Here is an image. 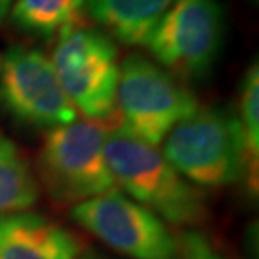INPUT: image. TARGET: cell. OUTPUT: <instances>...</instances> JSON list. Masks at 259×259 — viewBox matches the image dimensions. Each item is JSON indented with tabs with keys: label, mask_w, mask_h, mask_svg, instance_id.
<instances>
[{
	"label": "cell",
	"mask_w": 259,
	"mask_h": 259,
	"mask_svg": "<svg viewBox=\"0 0 259 259\" xmlns=\"http://www.w3.org/2000/svg\"><path fill=\"white\" fill-rule=\"evenodd\" d=\"M177 259H227L204 232L189 229L179 237Z\"/></svg>",
	"instance_id": "cell-14"
},
{
	"label": "cell",
	"mask_w": 259,
	"mask_h": 259,
	"mask_svg": "<svg viewBox=\"0 0 259 259\" xmlns=\"http://www.w3.org/2000/svg\"><path fill=\"white\" fill-rule=\"evenodd\" d=\"M105 153L116 189L167 224L192 227L207 217V202L157 147L121 125L106 132Z\"/></svg>",
	"instance_id": "cell-1"
},
{
	"label": "cell",
	"mask_w": 259,
	"mask_h": 259,
	"mask_svg": "<svg viewBox=\"0 0 259 259\" xmlns=\"http://www.w3.org/2000/svg\"><path fill=\"white\" fill-rule=\"evenodd\" d=\"M71 217L103 244L130 259L179 257V239L167 222L120 189L74 205Z\"/></svg>",
	"instance_id": "cell-7"
},
{
	"label": "cell",
	"mask_w": 259,
	"mask_h": 259,
	"mask_svg": "<svg viewBox=\"0 0 259 259\" xmlns=\"http://www.w3.org/2000/svg\"><path fill=\"white\" fill-rule=\"evenodd\" d=\"M0 101L15 120L56 128L77 120L51 58L42 51L14 46L0 64Z\"/></svg>",
	"instance_id": "cell-8"
},
{
	"label": "cell",
	"mask_w": 259,
	"mask_h": 259,
	"mask_svg": "<svg viewBox=\"0 0 259 259\" xmlns=\"http://www.w3.org/2000/svg\"><path fill=\"white\" fill-rule=\"evenodd\" d=\"M82 242L76 234L42 214L0 215V259H76Z\"/></svg>",
	"instance_id": "cell-9"
},
{
	"label": "cell",
	"mask_w": 259,
	"mask_h": 259,
	"mask_svg": "<svg viewBox=\"0 0 259 259\" xmlns=\"http://www.w3.org/2000/svg\"><path fill=\"white\" fill-rule=\"evenodd\" d=\"M106 132L90 120L48 130L35 175L54 200L77 205L116 189L105 153Z\"/></svg>",
	"instance_id": "cell-3"
},
{
	"label": "cell",
	"mask_w": 259,
	"mask_h": 259,
	"mask_svg": "<svg viewBox=\"0 0 259 259\" xmlns=\"http://www.w3.org/2000/svg\"><path fill=\"white\" fill-rule=\"evenodd\" d=\"M221 0H174L147 40L155 63L179 79H199L212 69L224 42Z\"/></svg>",
	"instance_id": "cell-6"
},
{
	"label": "cell",
	"mask_w": 259,
	"mask_h": 259,
	"mask_svg": "<svg viewBox=\"0 0 259 259\" xmlns=\"http://www.w3.org/2000/svg\"><path fill=\"white\" fill-rule=\"evenodd\" d=\"M165 158L199 189L227 187L247 175L237 115L222 106H199L162 142Z\"/></svg>",
	"instance_id": "cell-2"
},
{
	"label": "cell",
	"mask_w": 259,
	"mask_h": 259,
	"mask_svg": "<svg viewBox=\"0 0 259 259\" xmlns=\"http://www.w3.org/2000/svg\"><path fill=\"white\" fill-rule=\"evenodd\" d=\"M76 259H105L100 254H95V252H84V254H79Z\"/></svg>",
	"instance_id": "cell-16"
},
{
	"label": "cell",
	"mask_w": 259,
	"mask_h": 259,
	"mask_svg": "<svg viewBox=\"0 0 259 259\" xmlns=\"http://www.w3.org/2000/svg\"><path fill=\"white\" fill-rule=\"evenodd\" d=\"M15 0H0V20H4L9 15Z\"/></svg>",
	"instance_id": "cell-15"
},
{
	"label": "cell",
	"mask_w": 259,
	"mask_h": 259,
	"mask_svg": "<svg viewBox=\"0 0 259 259\" xmlns=\"http://www.w3.org/2000/svg\"><path fill=\"white\" fill-rule=\"evenodd\" d=\"M239 120L242 140H244L249 187L257 190L259 177V67L257 63L249 66L241 82L239 95Z\"/></svg>",
	"instance_id": "cell-13"
},
{
	"label": "cell",
	"mask_w": 259,
	"mask_h": 259,
	"mask_svg": "<svg viewBox=\"0 0 259 259\" xmlns=\"http://www.w3.org/2000/svg\"><path fill=\"white\" fill-rule=\"evenodd\" d=\"M10 20L17 29L53 39L82 24L84 0H15Z\"/></svg>",
	"instance_id": "cell-12"
},
{
	"label": "cell",
	"mask_w": 259,
	"mask_h": 259,
	"mask_svg": "<svg viewBox=\"0 0 259 259\" xmlns=\"http://www.w3.org/2000/svg\"><path fill=\"white\" fill-rule=\"evenodd\" d=\"M0 64H2V58H0Z\"/></svg>",
	"instance_id": "cell-17"
},
{
	"label": "cell",
	"mask_w": 259,
	"mask_h": 259,
	"mask_svg": "<svg viewBox=\"0 0 259 259\" xmlns=\"http://www.w3.org/2000/svg\"><path fill=\"white\" fill-rule=\"evenodd\" d=\"M40 197L32 165L12 140L0 133V215L25 212Z\"/></svg>",
	"instance_id": "cell-11"
},
{
	"label": "cell",
	"mask_w": 259,
	"mask_h": 259,
	"mask_svg": "<svg viewBox=\"0 0 259 259\" xmlns=\"http://www.w3.org/2000/svg\"><path fill=\"white\" fill-rule=\"evenodd\" d=\"M192 91L165 67L142 54H130L120 64L116 108L121 126L153 147L184 118L199 108Z\"/></svg>",
	"instance_id": "cell-4"
},
{
	"label": "cell",
	"mask_w": 259,
	"mask_h": 259,
	"mask_svg": "<svg viewBox=\"0 0 259 259\" xmlns=\"http://www.w3.org/2000/svg\"><path fill=\"white\" fill-rule=\"evenodd\" d=\"M51 61L76 111L105 121L116 111L118 49L110 35L81 24L58 35Z\"/></svg>",
	"instance_id": "cell-5"
},
{
	"label": "cell",
	"mask_w": 259,
	"mask_h": 259,
	"mask_svg": "<svg viewBox=\"0 0 259 259\" xmlns=\"http://www.w3.org/2000/svg\"><path fill=\"white\" fill-rule=\"evenodd\" d=\"M172 4L174 0H84V10L116 40L145 46Z\"/></svg>",
	"instance_id": "cell-10"
}]
</instances>
